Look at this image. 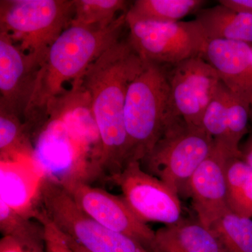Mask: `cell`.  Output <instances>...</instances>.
Instances as JSON below:
<instances>
[{
    "instance_id": "1",
    "label": "cell",
    "mask_w": 252,
    "mask_h": 252,
    "mask_svg": "<svg viewBox=\"0 0 252 252\" xmlns=\"http://www.w3.org/2000/svg\"><path fill=\"white\" fill-rule=\"evenodd\" d=\"M145 63L128 39H121L91 63L77 84L89 96L102 142V170L108 180L131 161L124 120L126 93Z\"/></svg>"
},
{
    "instance_id": "2",
    "label": "cell",
    "mask_w": 252,
    "mask_h": 252,
    "mask_svg": "<svg viewBox=\"0 0 252 252\" xmlns=\"http://www.w3.org/2000/svg\"><path fill=\"white\" fill-rule=\"evenodd\" d=\"M124 13L101 28L71 23L49 48L36 77L34 92L25 114L24 124L32 137L49 118L59 98L64 95L67 81L79 82L89 65L121 40L127 26Z\"/></svg>"
},
{
    "instance_id": "3",
    "label": "cell",
    "mask_w": 252,
    "mask_h": 252,
    "mask_svg": "<svg viewBox=\"0 0 252 252\" xmlns=\"http://www.w3.org/2000/svg\"><path fill=\"white\" fill-rule=\"evenodd\" d=\"M34 137L33 157L46 178L62 186L104 178L102 142L92 114L51 112Z\"/></svg>"
},
{
    "instance_id": "4",
    "label": "cell",
    "mask_w": 252,
    "mask_h": 252,
    "mask_svg": "<svg viewBox=\"0 0 252 252\" xmlns=\"http://www.w3.org/2000/svg\"><path fill=\"white\" fill-rule=\"evenodd\" d=\"M167 67L146 63L127 87L124 120L131 160L141 161L152 151L170 118Z\"/></svg>"
},
{
    "instance_id": "5",
    "label": "cell",
    "mask_w": 252,
    "mask_h": 252,
    "mask_svg": "<svg viewBox=\"0 0 252 252\" xmlns=\"http://www.w3.org/2000/svg\"><path fill=\"white\" fill-rule=\"evenodd\" d=\"M74 12L73 0H1L0 32L41 65Z\"/></svg>"
},
{
    "instance_id": "6",
    "label": "cell",
    "mask_w": 252,
    "mask_h": 252,
    "mask_svg": "<svg viewBox=\"0 0 252 252\" xmlns=\"http://www.w3.org/2000/svg\"><path fill=\"white\" fill-rule=\"evenodd\" d=\"M215 147V141L203 127H192L170 116L161 136L141 165L180 196L186 194L190 177Z\"/></svg>"
},
{
    "instance_id": "7",
    "label": "cell",
    "mask_w": 252,
    "mask_h": 252,
    "mask_svg": "<svg viewBox=\"0 0 252 252\" xmlns=\"http://www.w3.org/2000/svg\"><path fill=\"white\" fill-rule=\"evenodd\" d=\"M40 207L74 252H152L137 240L113 231L88 216L55 181L46 178Z\"/></svg>"
},
{
    "instance_id": "8",
    "label": "cell",
    "mask_w": 252,
    "mask_h": 252,
    "mask_svg": "<svg viewBox=\"0 0 252 252\" xmlns=\"http://www.w3.org/2000/svg\"><path fill=\"white\" fill-rule=\"evenodd\" d=\"M129 42L146 63L172 67L192 58L203 56L208 44L196 20L160 23L126 16Z\"/></svg>"
},
{
    "instance_id": "9",
    "label": "cell",
    "mask_w": 252,
    "mask_h": 252,
    "mask_svg": "<svg viewBox=\"0 0 252 252\" xmlns=\"http://www.w3.org/2000/svg\"><path fill=\"white\" fill-rule=\"evenodd\" d=\"M109 180L120 188L126 203L144 223L171 225L183 219L180 196L145 171L139 160H131Z\"/></svg>"
},
{
    "instance_id": "10",
    "label": "cell",
    "mask_w": 252,
    "mask_h": 252,
    "mask_svg": "<svg viewBox=\"0 0 252 252\" xmlns=\"http://www.w3.org/2000/svg\"><path fill=\"white\" fill-rule=\"evenodd\" d=\"M170 67V116L192 127H202L204 113L220 82L218 72L203 56Z\"/></svg>"
},
{
    "instance_id": "11",
    "label": "cell",
    "mask_w": 252,
    "mask_h": 252,
    "mask_svg": "<svg viewBox=\"0 0 252 252\" xmlns=\"http://www.w3.org/2000/svg\"><path fill=\"white\" fill-rule=\"evenodd\" d=\"M62 187L79 208L99 224L130 237L156 252V232L136 216L122 195H113L87 184Z\"/></svg>"
},
{
    "instance_id": "12",
    "label": "cell",
    "mask_w": 252,
    "mask_h": 252,
    "mask_svg": "<svg viewBox=\"0 0 252 252\" xmlns=\"http://www.w3.org/2000/svg\"><path fill=\"white\" fill-rule=\"evenodd\" d=\"M40 66L0 32V111L24 122Z\"/></svg>"
},
{
    "instance_id": "13",
    "label": "cell",
    "mask_w": 252,
    "mask_h": 252,
    "mask_svg": "<svg viewBox=\"0 0 252 252\" xmlns=\"http://www.w3.org/2000/svg\"><path fill=\"white\" fill-rule=\"evenodd\" d=\"M251 104L232 94L220 81L204 113L202 127L215 146L230 157L242 158L240 142L248 132Z\"/></svg>"
},
{
    "instance_id": "14",
    "label": "cell",
    "mask_w": 252,
    "mask_h": 252,
    "mask_svg": "<svg viewBox=\"0 0 252 252\" xmlns=\"http://www.w3.org/2000/svg\"><path fill=\"white\" fill-rule=\"evenodd\" d=\"M231 158L215 146L212 154L194 172L186 194L191 199L198 220L207 228L229 210L227 204L225 163Z\"/></svg>"
},
{
    "instance_id": "15",
    "label": "cell",
    "mask_w": 252,
    "mask_h": 252,
    "mask_svg": "<svg viewBox=\"0 0 252 252\" xmlns=\"http://www.w3.org/2000/svg\"><path fill=\"white\" fill-rule=\"evenodd\" d=\"M46 175L33 157L0 160V201L34 220Z\"/></svg>"
},
{
    "instance_id": "16",
    "label": "cell",
    "mask_w": 252,
    "mask_h": 252,
    "mask_svg": "<svg viewBox=\"0 0 252 252\" xmlns=\"http://www.w3.org/2000/svg\"><path fill=\"white\" fill-rule=\"evenodd\" d=\"M252 46L241 41H209L203 58L235 95L252 105Z\"/></svg>"
},
{
    "instance_id": "17",
    "label": "cell",
    "mask_w": 252,
    "mask_h": 252,
    "mask_svg": "<svg viewBox=\"0 0 252 252\" xmlns=\"http://www.w3.org/2000/svg\"><path fill=\"white\" fill-rule=\"evenodd\" d=\"M156 232V252H226L211 230L198 220L182 219Z\"/></svg>"
},
{
    "instance_id": "18",
    "label": "cell",
    "mask_w": 252,
    "mask_h": 252,
    "mask_svg": "<svg viewBox=\"0 0 252 252\" xmlns=\"http://www.w3.org/2000/svg\"><path fill=\"white\" fill-rule=\"evenodd\" d=\"M195 14L208 41L252 42V15L236 12L219 3L202 8Z\"/></svg>"
},
{
    "instance_id": "19",
    "label": "cell",
    "mask_w": 252,
    "mask_h": 252,
    "mask_svg": "<svg viewBox=\"0 0 252 252\" xmlns=\"http://www.w3.org/2000/svg\"><path fill=\"white\" fill-rule=\"evenodd\" d=\"M205 4L203 0H136L131 3L129 18L160 23H176L195 14Z\"/></svg>"
},
{
    "instance_id": "20",
    "label": "cell",
    "mask_w": 252,
    "mask_h": 252,
    "mask_svg": "<svg viewBox=\"0 0 252 252\" xmlns=\"http://www.w3.org/2000/svg\"><path fill=\"white\" fill-rule=\"evenodd\" d=\"M225 171L228 209L252 219V169L240 158L231 157L227 159Z\"/></svg>"
},
{
    "instance_id": "21",
    "label": "cell",
    "mask_w": 252,
    "mask_h": 252,
    "mask_svg": "<svg viewBox=\"0 0 252 252\" xmlns=\"http://www.w3.org/2000/svg\"><path fill=\"white\" fill-rule=\"evenodd\" d=\"M0 230L28 252H46L44 230L35 220L27 218L0 201Z\"/></svg>"
},
{
    "instance_id": "22",
    "label": "cell",
    "mask_w": 252,
    "mask_h": 252,
    "mask_svg": "<svg viewBox=\"0 0 252 252\" xmlns=\"http://www.w3.org/2000/svg\"><path fill=\"white\" fill-rule=\"evenodd\" d=\"M209 229L216 235L226 252H252V219L228 210Z\"/></svg>"
},
{
    "instance_id": "23",
    "label": "cell",
    "mask_w": 252,
    "mask_h": 252,
    "mask_svg": "<svg viewBox=\"0 0 252 252\" xmlns=\"http://www.w3.org/2000/svg\"><path fill=\"white\" fill-rule=\"evenodd\" d=\"M124 0H73V24L86 27L107 28L130 8Z\"/></svg>"
},
{
    "instance_id": "24",
    "label": "cell",
    "mask_w": 252,
    "mask_h": 252,
    "mask_svg": "<svg viewBox=\"0 0 252 252\" xmlns=\"http://www.w3.org/2000/svg\"><path fill=\"white\" fill-rule=\"evenodd\" d=\"M31 135L21 119L0 111V160L33 157Z\"/></svg>"
},
{
    "instance_id": "25",
    "label": "cell",
    "mask_w": 252,
    "mask_h": 252,
    "mask_svg": "<svg viewBox=\"0 0 252 252\" xmlns=\"http://www.w3.org/2000/svg\"><path fill=\"white\" fill-rule=\"evenodd\" d=\"M34 220L39 221L44 228L46 252H74L66 237L50 220L41 207L34 215Z\"/></svg>"
},
{
    "instance_id": "26",
    "label": "cell",
    "mask_w": 252,
    "mask_h": 252,
    "mask_svg": "<svg viewBox=\"0 0 252 252\" xmlns=\"http://www.w3.org/2000/svg\"><path fill=\"white\" fill-rule=\"evenodd\" d=\"M218 3L236 12L252 15V0H220Z\"/></svg>"
},
{
    "instance_id": "27",
    "label": "cell",
    "mask_w": 252,
    "mask_h": 252,
    "mask_svg": "<svg viewBox=\"0 0 252 252\" xmlns=\"http://www.w3.org/2000/svg\"><path fill=\"white\" fill-rule=\"evenodd\" d=\"M0 252H28L12 238L3 236L0 240Z\"/></svg>"
},
{
    "instance_id": "28",
    "label": "cell",
    "mask_w": 252,
    "mask_h": 252,
    "mask_svg": "<svg viewBox=\"0 0 252 252\" xmlns=\"http://www.w3.org/2000/svg\"><path fill=\"white\" fill-rule=\"evenodd\" d=\"M241 152V158L252 169V132L242 147Z\"/></svg>"
}]
</instances>
